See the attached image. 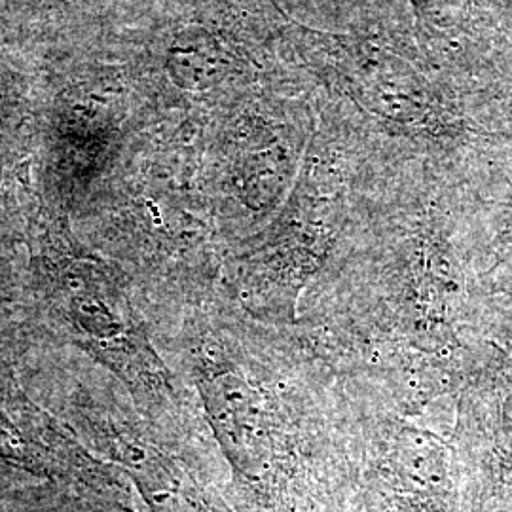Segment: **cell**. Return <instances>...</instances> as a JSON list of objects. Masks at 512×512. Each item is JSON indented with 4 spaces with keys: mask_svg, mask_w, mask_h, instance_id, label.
<instances>
[{
    "mask_svg": "<svg viewBox=\"0 0 512 512\" xmlns=\"http://www.w3.org/2000/svg\"><path fill=\"white\" fill-rule=\"evenodd\" d=\"M55 317L76 344L105 365H118L129 348V325L120 298L110 291L109 275L82 268L44 272Z\"/></svg>",
    "mask_w": 512,
    "mask_h": 512,
    "instance_id": "obj_1",
    "label": "cell"
}]
</instances>
